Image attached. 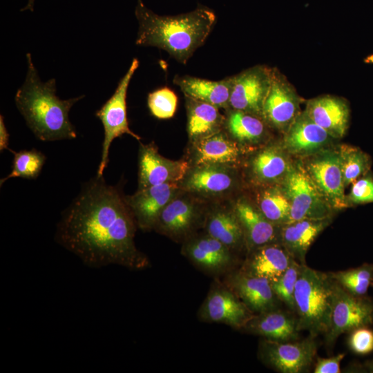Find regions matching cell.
I'll return each instance as SVG.
<instances>
[{"mask_svg":"<svg viewBox=\"0 0 373 373\" xmlns=\"http://www.w3.org/2000/svg\"><path fill=\"white\" fill-rule=\"evenodd\" d=\"M137 227L119 188L108 184L103 176L97 175L82 186L64 210L55 237L90 267L115 265L142 269L150 264L135 246Z\"/></svg>","mask_w":373,"mask_h":373,"instance_id":"1","label":"cell"},{"mask_svg":"<svg viewBox=\"0 0 373 373\" xmlns=\"http://www.w3.org/2000/svg\"><path fill=\"white\" fill-rule=\"evenodd\" d=\"M135 14L139 23L135 44L164 50L183 64L204 44L216 20L214 12L202 5L187 13L160 16L142 0H137Z\"/></svg>","mask_w":373,"mask_h":373,"instance_id":"2","label":"cell"},{"mask_svg":"<svg viewBox=\"0 0 373 373\" xmlns=\"http://www.w3.org/2000/svg\"><path fill=\"white\" fill-rule=\"evenodd\" d=\"M28 72L23 84L15 95L16 106L39 140L44 142L76 138L75 126L69 119L71 107L84 95L60 99L55 94L56 82H42L31 58L26 55Z\"/></svg>","mask_w":373,"mask_h":373,"instance_id":"3","label":"cell"},{"mask_svg":"<svg viewBox=\"0 0 373 373\" xmlns=\"http://www.w3.org/2000/svg\"><path fill=\"white\" fill-rule=\"evenodd\" d=\"M334 280L329 273L300 264L294 291L295 312L299 331L316 337L326 334L329 325Z\"/></svg>","mask_w":373,"mask_h":373,"instance_id":"4","label":"cell"},{"mask_svg":"<svg viewBox=\"0 0 373 373\" xmlns=\"http://www.w3.org/2000/svg\"><path fill=\"white\" fill-rule=\"evenodd\" d=\"M280 185L291 206L289 222L331 218L334 209L319 191L302 162L293 164Z\"/></svg>","mask_w":373,"mask_h":373,"instance_id":"5","label":"cell"},{"mask_svg":"<svg viewBox=\"0 0 373 373\" xmlns=\"http://www.w3.org/2000/svg\"><path fill=\"white\" fill-rule=\"evenodd\" d=\"M372 325L373 300L367 295H354L334 280L329 325L324 334L326 345L331 347L342 334Z\"/></svg>","mask_w":373,"mask_h":373,"instance_id":"6","label":"cell"},{"mask_svg":"<svg viewBox=\"0 0 373 373\" xmlns=\"http://www.w3.org/2000/svg\"><path fill=\"white\" fill-rule=\"evenodd\" d=\"M139 66V61L134 58L124 76L120 79L113 95L96 112L104 130L102 156L97 175L103 176L108 163L109 149L112 142L124 134L131 135L136 140L141 137L134 133L128 126L126 113V94L131 79Z\"/></svg>","mask_w":373,"mask_h":373,"instance_id":"7","label":"cell"},{"mask_svg":"<svg viewBox=\"0 0 373 373\" xmlns=\"http://www.w3.org/2000/svg\"><path fill=\"white\" fill-rule=\"evenodd\" d=\"M315 336L280 342L262 338L258 346L261 361L281 373H303L311 367L317 351Z\"/></svg>","mask_w":373,"mask_h":373,"instance_id":"8","label":"cell"},{"mask_svg":"<svg viewBox=\"0 0 373 373\" xmlns=\"http://www.w3.org/2000/svg\"><path fill=\"white\" fill-rule=\"evenodd\" d=\"M307 172L334 210L349 207L338 149H323L305 157Z\"/></svg>","mask_w":373,"mask_h":373,"instance_id":"9","label":"cell"},{"mask_svg":"<svg viewBox=\"0 0 373 373\" xmlns=\"http://www.w3.org/2000/svg\"><path fill=\"white\" fill-rule=\"evenodd\" d=\"M304 99L287 77L273 68L271 86L265 100L262 118L269 127L284 133L302 112Z\"/></svg>","mask_w":373,"mask_h":373,"instance_id":"10","label":"cell"},{"mask_svg":"<svg viewBox=\"0 0 373 373\" xmlns=\"http://www.w3.org/2000/svg\"><path fill=\"white\" fill-rule=\"evenodd\" d=\"M254 315L234 292L217 278L198 312V317L202 322L222 323L239 330Z\"/></svg>","mask_w":373,"mask_h":373,"instance_id":"11","label":"cell"},{"mask_svg":"<svg viewBox=\"0 0 373 373\" xmlns=\"http://www.w3.org/2000/svg\"><path fill=\"white\" fill-rule=\"evenodd\" d=\"M273 68L256 65L233 75L229 108L262 117V107L271 86Z\"/></svg>","mask_w":373,"mask_h":373,"instance_id":"12","label":"cell"},{"mask_svg":"<svg viewBox=\"0 0 373 373\" xmlns=\"http://www.w3.org/2000/svg\"><path fill=\"white\" fill-rule=\"evenodd\" d=\"M205 216L197 202L177 195L162 210L153 229L177 242H185L194 236Z\"/></svg>","mask_w":373,"mask_h":373,"instance_id":"13","label":"cell"},{"mask_svg":"<svg viewBox=\"0 0 373 373\" xmlns=\"http://www.w3.org/2000/svg\"><path fill=\"white\" fill-rule=\"evenodd\" d=\"M182 253L198 269L209 275L224 276L236 269V254L207 233L194 235L185 241Z\"/></svg>","mask_w":373,"mask_h":373,"instance_id":"14","label":"cell"},{"mask_svg":"<svg viewBox=\"0 0 373 373\" xmlns=\"http://www.w3.org/2000/svg\"><path fill=\"white\" fill-rule=\"evenodd\" d=\"M138 190L164 183H180L189 169L184 160L162 156L153 142L140 143L138 157Z\"/></svg>","mask_w":373,"mask_h":373,"instance_id":"15","label":"cell"},{"mask_svg":"<svg viewBox=\"0 0 373 373\" xmlns=\"http://www.w3.org/2000/svg\"><path fill=\"white\" fill-rule=\"evenodd\" d=\"M224 276L222 281L254 314L279 308L280 300L269 280L250 275L240 269Z\"/></svg>","mask_w":373,"mask_h":373,"instance_id":"16","label":"cell"},{"mask_svg":"<svg viewBox=\"0 0 373 373\" xmlns=\"http://www.w3.org/2000/svg\"><path fill=\"white\" fill-rule=\"evenodd\" d=\"M180 189L179 183L169 182L140 189L126 196L137 227L144 231L153 229L161 212L180 193Z\"/></svg>","mask_w":373,"mask_h":373,"instance_id":"17","label":"cell"},{"mask_svg":"<svg viewBox=\"0 0 373 373\" xmlns=\"http://www.w3.org/2000/svg\"><path fill=\"white\" fill-rule=\"evenodd\" d=\"M305 112L334 139L342 138L347 133L350 108L346 99L332 95H323L305 102Z\"/></svg>","mask_w":373,"mask_h":373,"instance_id":"18","label":"cell"},{"mask_svg":"<svg viewBox=\"0 0 373 373\" xmlns=\"http://www.w3.org/2000/svg\"><path fill=\"white\" fill-rule=\"evenodd\" d=\"M283 146L289 153L307 157L327 146L334 138L303 111L283 133Z\"/></svg>","mask_w":373,"mask_h":373,"instance_id":"19","label":"cell"},{"mask_svg":"<svg viewBox=\"0 0 373 373\" xmlns=\"http://www.w3.org/2000/svg\"><path fill=\"white\" fill-rule=\"evenodd\" d=\"M234 167L205 164L193 166L183 179V188L202 195H220L230 192L237 182Z\"/></svg>","mask_w":373,"mask_h":373,"instance_id":"20","label":"cell"},{"mask_svg":"<svg viewBox=\"0 0 373 373\" xmlns=\"http://www.w3.org/2000/svg\"><path fill=\"white\" fill-rule=\"evenodd\" d=\"M233 209L242 227L247 252L262 245L279 242L280 227L270 222L256 205L240 199Z\"/></svg>","mask_w":373,"mask_h":373,"instance_id":"21","label":"cell"},{"mask_svg":"<svg viewBox=\"0 0 373 373\" xmlns=\"http://www.w3.org/2000/svg\"><path fill=\"white\" fill-rule=\"evenodd\" d=\"M289 154L283 144H271L260 150L249 164L253 180L265 186L280 184L293 165Z\"/></svg>","mask_w":373,"mask_h":373,"instance_id":"22","label":"cell"},{"mask_svg":"<svg viewBox=\"0 0 373 373\" xmlns=\"http://www.w3.org/2000/svg\"><path fill=\"white\" fill-rule=\"evenodd\" d=\"M292 260L280 243H271L247 252V257L240 269L272 283L284 274Z\"/></svg>","mask_w":373,"mask_h":373,"instance_id":"23","label":"cell"},{"mask_svg":"<svg viewBox=\"0 0 373 373\" xmlns=\"http://www.w3.org/2000/svg\"><path fill=\"white\" fill-rule=\"evenodd\" d=\"M193 142V166L216 164L235 167L240 160L242 153L238 142L223 129Z\"/></svg>","mask_w":373,"mask_h":373,"instance_id":"24","label":"cell"},{"mask_svg":"<svg viewBox=\"0 0 373 373\" xmlns=\"http://www.w3.org/2000/svg\"><path fill=\"white\" fill-rule=\"evenodd\" d=\"M240 330L280 342L296 341L300 332L297 318L279 308L254 314Z\"/></svg>","mask_w":373,"mask_h":373,"instance_id":"25","label":"cell"},{"mask_svg":"<svg viewBox=\"0 0 373 373\" xmlns=\"http://www.w3.org/2000/svg\"><path fill=\"white\" fill-rule=\"evenodd\" d=\"M331 220V218L304 219L284 224L280 227L279 242L294 260L300 264H305L308 249Z\"/></svg>","mask_w":373,"mask_h":373,"instance_id":"26","label":"cell"},{"mask_svg":"<svg viewBox=\"0 0 373 373\" xmlns=\"http://www.w3.org/2000/svg\"><path fill=\"white\" fill-rule=\"evenodd\" d=\"M173 83L184 96L198 99L218 108H229L233 76L219 81H211L189 75H175Z\"/></svg>","mask_w":373,"mask_h":373,"instance_id":"27","label":"cell"},{"mask_svg":"<svg viewBox=\"0 0 373 373\" xmlns=\"http://www.w3.org/2000/svg\"><path fill=\"white\" fill-rule=\"evenodd\" d=\"M204 227L206 233L217 239L233 253L246 248L244 231L233 209L218 208L207 213Z\"/></svg>","mask_w":373,"mask_h":373,"instance_id":"28","label":"cell"},{"mask_svg":"<svg viewBox=\"0 0 373 373\" xmlns=\"http://www.w3.org/2000/svg\"><path fill=\"white\" fill-rule=\"evenodd\" d=\"M187 112V132L195 142L222 130L225 117L218 108L209 103L184 96Z\"/></svg>","mask_w":373,"mask_h":373,"instance_id":"29","label":"cell"},{"mask_svg":"<svg viewBox=\"0 0 373 373\" xmlns=\"http://www.w3.org/2000/svg\"><path fill=\"white\" fill-rule=\"evenodd\" d=\"M224 127L231 137L238 143L255 144L265 138L269 126L260 116L229 108Z\"/></svg>","mask_w":373,"mask_h":373,"instance_id":"30","label":"cell"},{"mask_svg":"<svg viewBox=\"0 0 373 373\" xmlns=\"http://www.w3.org/2000/svg\"><path fill=\"white\" fill-rule=\"evenodd\" d=\"M256 206L276 225L281 227L290 221V203L280 184L263 189L257 197Z\"/></svg>","mask_w":373,"mask_h":373,"instance_id":"31","label":"cell"},{"mask_svg":"<svg viewBox=\"0 0 373 373\" xmlns=\"http://www.w3.org/2000/svg\"><path fill=\"white\" fill-rule=\"evenodd\" d=\"M345 187L369 173L370 157L360 148L343 144L338 149Z\"/></svg>","mask_w":373,"mask_h":373,"instance_id":"32","label":"cell"},{"mask_svg":"<svg viewBox=\"0 0 373 373\" xmlns=\"http://www.w3.org/2000/svg\"><path fill=\"white\" fill-rule=\"evenodd\" d=\"M329 273L338 285L356 296H366L373 283V263Z\"/></svg>","mask_w":373,"mask_h":373,"instance_id":"33","label":"cell"},{"mask_svg":"<svg viewBox=\"0 0 373 373\" xmlns=\"http://www.w3.org/2000/svg\"><path fill=\"white\" fill-rule=\"evenodd\" d=\"M10 151L14 155L12 171L6 177L1 179V186L10 178L36 179L39 176L46 160L44 153L35 149L18 152Z\"/></svg>","mask_w":373,"mask_h":373,"instance_id":"34","label":"cell"},{"mask_svg":"<svg viewBox=\"0 0 373 373\" xmlns=\"http://www.w3.org/2000/svg\"><path fill=\"white\" fill-rule=\"evenodd\" d=\"M300 267V264L293 259L284 274L278 280L271 283L272 289L280 302L294 312V291Z\"/></svg>","mask_w":373,"mask_h":373,"instance_id":"35","label":"cell"},{"mask_svg":"<svg viewBox=\"0 0 373 373\" xmlns=\"http://www.w3.org/2000/svg\"><path fill=\"white\" fill-rule=\"evenodd\" d=\"M148 106L151 113L158 119H169L176 111L178 97L170 88L164 87L148 95Z\"/></svg>","mask_w":373,"mask_h":373,"instance_id":"36","label":"cell"},{"mask_svg":"<svg viewBox=\"0 0 373 373\" xmlns=\"http://www.w3.org/2000/svg\"><path fill=\"white\" fill-rule=\"evenodd\" d=\"M346 198L349 207L373 202V176L368 173L353 182Z\"/></svg>","mask_w":373,"mask_h":373,"instance_id":"37","label":"cell"},{"mask_svg":"<svg viewBox=\"0 0 373 373\" xmlns=\"http://www.w3.org/2000/svg\"><path fill=\"white\" fill-rule=\"evenodd\" d=\"M350 350L356 354L365 355L373 351V329L370 326L356 328L350 332Z\"/></svg>","mask_w":373,"mask_h":373,"instance_id":"38","label":"cell"},{"mask_svg":"<svg viewBox=\"0 0 373 373\" xmlns=\"http://www.w3.org/2000/svg\"><path fill=\"white\" fill-rule=\"evenodd\" d=\"M345 353H340L329 358H318L315 364L314 373H339L340 365L345 357Z\"/></svg>","mask_w":373,"mask_h":373,"instance_id":"39","label":"cell"},{"mask_svg":"<svg viewBox=\"0 0 373 373\" xmlns=\"http://www.w3.org/2000/svg\"><path fill=\"white\" fill-rule=\"evenodd\" d=\"M9 133L6 128L3 117L0 116V151H2L8 149Z\"/></svg>","mask_w":373,"mask_h":373,"instance_id":"40","label":"cell"},{"mask_svg":"<svg viewBox=\"0 0 373 373\" xmlns=\"http://www.w3.org/2000/svg\"><path fill=\"white\" fill-rule=\"evenodd\" d=\"M354 368H351L350 370H357L359 372H370L373 373V358L367 361L363 365H354Z\"/></svg>","mask_w":373,"mask_h":373,"instance_id":"41","label":"cell"},{"mask_svg":"<svg viewBox=\"0 0 373 373\" xmlns=\"http://www.w3.org/2000/svg\"><path fill=\"white\" fill-rule=\"evenodd\" d=\"M35 0H28L27 5L21 11L30 10L33 11Z\"/></svg>","mask_w":373,"mask_h":373,"instance_id":"42","label":"cell"},{"mask_svg":"<svg viewBox=\"0 0 373 373\" xmlns=\"http://www.w3.org/2000/svg\"><path fill=\"white\" fill-rule=\"evenodd\" d=\"M364 62L366 64H373V54L366 57Z\"/></svg>","mask_w":373,"mask_h":373,"instance_id":"43","label":"cell"},{"mask_svg":"<svg viewBox=\"0 0 373 373\" xmlns=\"http://www.w3.org/2000/svg\"><path fill=\"white\" fill-rule=\"evenodd\" d=\"M372 287H373V283H372Z\"/></svg>","mask_w":373,"mask_h":373,"instance_id":"44","label":"cell"}]
</instances>
